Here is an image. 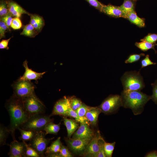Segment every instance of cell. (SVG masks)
Returning a JSON list of instances; mask_svg holds the SVG:
<instances>
[{"instance_id":"obj_36","label":"cell","mask_w":157,"mask_h":157,"mask_svg":"<svg viewBox=\"0 0 157 157\" xmlns=\"http://www.w3.org/2000/svg\"><path fill=\"white\" fill-rule=\"evenodd\" d=\"M90 5L101 12L104 4L100 2L98 0H85Z\"/></svg>"},{"instance_id":"obj_46","label":"cell","mask_w":157,"mask_h":157,"mask_svg":"<svg viewBox=\"0 0 157 157\" xmlns=\"http://www.w3.org/2000/svg\"><path fill=\"white\" fill-rule=\"evenodd\" d=\"M145 157H157V151H153L147 153Z\"/></svg>"},{"instance_id":"obj_23","label":"cell","mask_w":157,"mask_h":157,"mask_svg":"<svg viewBox=\"0 0 157 157\" xmlns=\"http://www.w3.org/2000/svg\"><path fill=\"white\" fill-rule=\"evenodd\" d=\"M135 44L136 47L142 51H145L149 49H152L156 52L155 47L157 45L156 43H152L146 41H142L139 42H136Z\"/></svg>"},{"instance_id":"obj_33","label":"cell","mask_w":157,"mask_h":157,"mask_svg":"<svg viewBox=\"0 0 157 157\" xmlns=\"http://www.w3.org/2000/svg\"><path fill=\"white\" fill-rule=\"evenodd\" d=\"M91 107L88 106L83 103L81 106L75 110V111L79 117H85L86 113Z\"/></svg>"},{"instance_id":"obj_39","label":"cell","mask_w":157,"mask_h":157,"mask_svg":"<svg viewBox=\"0 0 157 157\" xmlns=\"http://www.w3.org/2000/svg\"><path fill=\"white\" fill-rule=\"evenodd\" d=\"M22 26L21 22L19 17H15L13 19L10 27L14 29H18Z\"/></svg>"},{"instance_id":"obj_7","label":"cell","mask_w":157,"mask_h":157,"mask_svg":"<svg viewBox=\"0 0 157 157\" xmlns=\"http://www.w3.org/2000/svg\"><path fill=\"white\" fill-rule=\"evenodd\" d=\"M122 106L121 95H110L105 99L98 106L101 112L106 114L111 113Z\"/></svg>"},{"instance_id":"obj_17","label":"cell","mask_w":157,"mask_h":157,"mask_svg":"<svg viewBox=\"0 0 157 157\" xmlns=\"http://www.w3.org/2000/svg\"><path fill=\"white\" fill-rule=\"evenodd\" d=\"M101 111L98 107H92L88 111L85 117L92 125L95 126L97 123L98 116Z\"/></svg>"},{"instance_id":"obj_44","label":"cell","mask_w":157,"mask_h":157,"mask_svg":"<svg viewBox=\"0 0 157 157\" xmlns=\"http://www.w3.org/2000/svg\"><path fill=\"white\" fill-rule=\"evenodd\" d=\"M11 38H10L7 40H2L0 42V49H8V42L11 39Z\"/></svg>"},{"instance_id":"obj_19","label":"cell","mask_w":157,"mask_h":157,"mask_svg":"<svg viewBox=\"0 0 157 157\" xmlns=\"http://www.w3.org/2000/svg\"><path fill=\"white\" fill-rule=\"evenodd\" d=\"M63 121L67 129L68 138H70L78 129V125L74 120L66 117L64 118Z\"/></svg>"},{"instance_id":"obj_12","label":"cell","mask_w":157,"mask_h":157,"mask_svg":"<svg viewBox=\"0 0 157 157\" xmlns=\"http://www.w3.org/2000/svg\"><path fill=\"white\" fill-rule=\"evenodd\" d=\"M94 135L93 130L87 123H80L76 131L74 133L72 138L92 140Z\"/></svg>"},{"instance_id":"obj_16","label":"cell","mask_w":157,"mask_h":157,"mask_svg":"<svg viewBox=\"0 0 157 157\" xmlns=\"http://www.w3.org/2000/svg\"><path fill=\"white\" fill-rule=\"evenodd\" d=\"M9 13L15 17H19L22 14H30L15 2L12 0L7 1Z\"/></svg>"},{"instance_id":"obj_32","label":"cell","mask_w":157,"mask_h":157,"mask_svg":"<svg viewBox=\"0 0 157 157\" xmlns=\"http://www.w3.org/2000/svg\"><path fill=\"white\" fill-rule=\"evenodd\" d=\"M71 108L75 111L79 108L82 104L81 101L75 97L69 98Z\"/></svg>"},{"instance_id":"obj_10","label":"cell","mask_w":157,"mask_h":157,"mask_svg":"<svg viewBox=\"0 0 157 157\" xmlns=\"http://www.w3.org/2000/svg\"><path fill=\"white\" fill-rule=\"evenodd\" d=\"M70 107L69 98L64 97L56 103L50 116L58 115L65 116Z\"/></svg>"},{"instance_id":"obj_25","label":"cell","mask_w":157,"mask_h":157,"mask_svg":"<svg viewBox=\"0 0 157 157\" xmlns=\"http://www.w3.org/2000/svg\"><path fill=\"white\" fill-rule=\"evenodd\" d=\"M65 116H69L74 118L76 121L80 123H88V121L85 117H79L75 111L73 110L71 107L69 109Z\"/></svg>"},{"instance_id":"obj_43","label":"cell","mask_w":157,"mask_h":157,"mask_svg":"<svg viewBox=\"0 0 157 157\" xmlns=\"http://www.w3.org/2000/svg\"><path fill=\"white\" fill-rule=\"evenodd\" d=\"M8 28L6 24L3 22L0 21V38L5 36V33L6 30Z\"/></svg>"},{"instance_id":"obj_20","label":"cell","mask_w":157,"mask_h":157,"mask_svg":"<svg viewBox=\"0 0 157 157\" xmlns=\"http://www.w3.org/2000/svg\"><path fill=\"white\" fill-rule=\"evenodd\" d=\"M135 1L134 0H124L122 4L120 7L125 18L126 15L129 13L135 10Z\"/></svg>"},{"instance_id":"obj_14","label":"cell","mask_w":157,"mask_h":157,"mask_svg":"<svg viewBox=\"0 0 157 157\" xmlns=\"http://www.w3.org/2000/svg\"><path fill=\"white\" fill-rule=\"evenodd\" d=\"M28 62L26 60L25 61L23 65L25 69V72L23 75L19 79V80L30 81L31 80H37L41 78L42 76L46 73L37 72L29 69L28 67Z\"/></svg>"},{"instance_id":"obj_26","label":"cell","mask_w":157,"mask_h":157,"mask_svg":"<svg viewBox=\"0 0 157 157\" xmlns=\"http://www.w3.org/2000/svg\"><path fill=\"white\" fill-rule=\"evenodd\" d=\"M9 133L10 132L8 128L0 124V145L1 146L6 144V139Z\"/></svg>"},{"instance_id":"obj_41","label":"cell","mask_w":157,"mask_h":157,"mask_svg":"<svg viewBox=\"0 0 157 157\" xmlns=\"http://www.w3.org/2000/svg\"><path fill=\"white\" fill-rule=\"evenodd\" d=\"M151 85L153 87V94L151 96V99L156 104H157V80Z\"/></svg>"},{"instance_id":"obj_47","label":"cell","mask_w":157,"mask_h":157,"mask_svg":"<svg viewBox=\"0 0 157 157\" xmlns=\"http://www.w3.org/2000/svg\"><path fill=\"white\" fill-rule=\"evenodd\" d=\"M45 156L50 157H61L59 152L50 154L46 155Z\"/></svg>"},{"instance_id":"obj_4","label":"cell","mask_w":157,"mask_h":157,"mask_svg":"<svg viewBox=\"0 0 157 157\" xmlns=\"http://www.w3.org/2000/svg\"><path fill=\"white\" fill-rule=\"evenodd\" d=\"M50 117L44 115L43 113L30 116L20 127L25 130L35 132L43 131L47 124L53 121Z\"/></svg>"},{"instance_id":"obj_5","label":"cell","mask_w":157,"mask_h":157,"mask_svg":"<svg viewBox=\"0 0 157 157\" xmlns=\"http://www.w3.org/2000/svg\"><path fill=\"white\" fill-rule=\"evenodd\" d=\"M22 100L24 109L29 116L44 112L45 106L35 94L24 97Z\"/></svg>"},{"instance_id":"obj_42","label":"cell","mask_w":157,"mask_h":157,"mask_svg":"<svg viewBox=\"0 0 157 157\" xmlns=\"http://www.w3.org/2000/svg\"><path fill=\"white\" fill-rule=\"evenodd\" d=\"M43 21L44 20L42 18L38 15H31L30 24L33 25Z\"/></svg>"},{"instance_id":"obj_2","label":"cell","mask_w":157,"mask_h":157,"mask_svg":"<svg viewBox=\"0 0 157 157\" xmlns=\"http://www.w3.org/2000/svg\"><path fill=\"white\" fill-rule=\"evenodd\" d=\"M121 95L122 106L131 109L135 115L141 113L145 105L151 99V96L140 91L123 90Z\"/></svg>"},{"instance_id":"obj_37","label":"cell","mask_w":157,"mask_h":157,"mask_svg":"<svg viewBox=\"0 0 157 157\" xmlns=\"http://www.w3.org/2000/svg\"><path fill=\"white\" fill-rule=\"evenodd\" d=\"M140 63L141 66V69L149 65L156 64V63H154L151 60L148 54L146 55L144 58L141 60Z\"/></svg>"},{"instance_id":"obj_1","label":"cell","mask_w":157,"mask_h":157,"mask_svg":"<svg viewBox=\"0 0 157 157\" xmlns=\"http://www.w3.org/2000/svg\"><path fill=\"white\" fill-rule=\"evenodd\" d=\"M5 107L10 118V124L7 128L13 140H16V130L25 122L30 116L24 109L22 99L14 95L6 102Z\"/></svg>"},{"instance_id":"obj_21","label":"cell","mask_w":157,"mask_h":157,"mask_svg":"<svg viewBox=\"0 0 157 157\" xmlns=\"http://www.w3.org/2000/svg\"><path fill=\"white\" fill-rule=\"evenodd\" d=\"M62 145L60 137H58L49 147H47L45 153V156L50 154L59 153Z\"/></svg>"},{"instance_id":"obj_6","label":"cell","mask_w":157,"mask_h":157,"mask_svg":"<svg viewBox=\"0 0 157 157\" xmlns=\"http://www.w3.org/2000/svg\"><path fill=\"white\" fill-rule=\"evenodd\" d=\"M46 135L43 131L36 132L28 144L38 152L40 157L45 156V152L51 140L46 138Z\"/></svg>"},{"instance_id":"obj_29","label":"cell","mask_w":157,"mask_h":157,"mask_svg":"<svg viewBox=\"0 0 157 157\" xmlns=\"http://www.w3.org/2000/svg\"><path fill=\"white\" fill-rule=\"evenodd\" d=\"M115 142L110 143L105 142L104 143V150L107 157H111L114 150Z\"/></svg>"},{"instance_id":"obj_35","label":"cell","mask_w":157,"mask_h":157,"mask_svg":"<svg viewBox=\"0 0 157 157\" xmlns=\"http://www.w3.org/2000/svg\"><path fill=\"white\" fill-rule=\"evenodd\" d=\"M141 41H146L152 43H156L157 41V34L149 33L143 38L140 40Z\"/></svg>"},{"instance_id":"obj_34","label":"cell","mask_w":157,"mask_h":157,"mask_svg":"<svg viewBox=\"0 0 157 157\" xmlns=\"http://www.w3.org/2000/svg\"><path fill=\"white\" fill-rule=\"evenodd\" d=\"M9 13L8 4L7 1L1 0L0 3V16L3 17Z\"/></svg>"},{"instance_id":"obj_31","label":"cell","mask_w":157,"mask_h":157,"mask_svg":"<svg viewBox=\"0 0 157 157\" xmlns=\"http://www.w3.org/2000/svg\"><path fill=\"white\" fill-rule=\"evenodd\" d=\"M145 56L144 53L134 54L129 55L127 59L125 61L126 63H131L138 61L142 57Z\"/></svg>"},{"instance_id":"obj_13","label":"cell","mask_w":157,"mask_h":157,"mask_svg":"<svg viewBox=\"0 0 157 157\" xmlns=\"http://www.w3.org/2000/svg\"><path fill=\"white\" fill-rule=\"evenodd\" d=\"M101 136L99 131L94 135L84 152L85 156L94 157L98 152L99 149V141Z\"/></svg>"},{"instance_id":"obj_9","label":"cell","mask_w":157,"mask_h":157,"mask_svg":"<svg viewBox=\"0 0 157 157\" xmlns=\"http://www.w3.org/2000/svg\"><path fill=\"white\" fill-rule=\"evenodd\" d=\"M91 140L65 139L69 149L75 153H83Z\"/></svg>"},{"instance_id":"obj_40","label":"cell","mask_w":157,"mask_h":157,"mask_svg":"<svg viewBox=\"0 0 157 157\" xmlns=\"http://www.w3.org/2000/svg\"><path fill=\"white\" fill-rule=\"evenodd\" d=\"M12 15L9 13L6 15L1 17L0 20L5 23L7 26L8 28H9L10 26L13 19Z\"/></svg>"},{"instance_id":"obj_24","label":"cell","mask_w":157,"mask_h":157,"mask_svg":"<svg viewBox=\"0 0 157 157\" xmlns=\"http://www.w3.org/2000/svg\"><path fill=\"white\" fill-rule=\"evenodd\" d=\"M17 129L21 134V136L19 138V139L24 142L30 141L33 138L36 132L33 131L25 130L20 127H18Z\"/></svg>"},{"instance_id":"obj_11","label":"cell","mask_w":157,"mask_h":157,"mask_svg":"<svg viewBox=\"0 0 157 157\" xmlns=\"http://www.w3.org/2000/svg\"><path fill=\"white\" fill-rule=\"evenodd\" d=\"M25 142H20L16 140H13L10 144L8 155L10 157H25L26 149Z\"/></svg>"},{"instance_id":"obj_22","label":"cell","mask_w":157,"mask_h":157,"mask_svg":"<svg viewBox=\"0 0 157 157\" xmlns=\"http://www.w3.org/2000/svg\"><path fill=\"white\" fill-rule=\"evenodd\" d=\"M60 123L56 124L52 121L46 125L43 131H45L46 135L48 134H57L60 130Z\"/></svg>"},{"instance_id":"obj_15","label":"cell","mask_w":157,"mask_h":157,"mask_svg":"<svg viewBox=\"0 0 157 157\" xmlns=\"http://www.w3.org/2000/svg\"><path fill=\"white\" fill-rule=\"evenodd\" d=\"M101 12L113 17L124 18V14L120 6H117L110 4L104 5Z\"/></svg>"},{"instance_id":"obj_30","label":"cell","mask_w":157,"mask_h":157,"mask_svg":"<svg viewBox=\"0 0 157 157\" xmlns=\"http://www.w3.org/2000/svg\"><path fill=\"white\" fill-rule=\"evenodd\" d=\"M25 157H40V156L36 151L26 143Z\"/></svg>"},{"instance_id":"obj_38","label":"cell","mask_w":157,"mask_h":157,"mask_svg":"<svg viewBox=\"0 0 157 157\" xmlns=\"http://www.w3.org/2000/svg\"><path fill=\"white\" fill-rule=\"evenodd\" d=\"M61 157H72L73 155L65 146L62 145L59 152Z\"/></svg>"},{"instance_id":"obj_45","label":"cell","mask_w":157,"mask_h":157,"mask_svg":"<svg viewBox=\"0 0 157 157\" xmlns=\"http://www.w3.org/2000/svg\"><path fill=\"white\" fill-rule=\"evenodd\" d=\"M44 24V21H42L35 24L33 25L35 29L38 31H40Z\"/></svg>"},{"instance_id":"obj_27","label":"cell","mask_w":157,"mask_h":157,"mask_svg":"<svg viewBox=\"0 0 157 157\" xmlns=\"http://www.w3.org/2000/svg\"><path fill=\"white\" fill-rule=\"evenodd\" d=\"M35 29L33 25L29 24L24 26L23 31L20 34L26 36L32 37L35 34Z\"/></svg>"},{"instance_id":"obj_8","label":"cell","mask_w":157,"mask_h":157,"mask_svg":"<svg viewBox=\"0 0 157 157\" xmlns=\"http://www.w3.org/2000/svg\"><path fill=\"white\" fill-rule=\"evenodd\" d=\"M14 95L22 99L35 94V87L30 81L18 80L13 86Z\"/></svg>"},{"instance_id":"obj_48","label":"cell","mask_w":157,"mask_h":157,"mask_svg":"<svg viewBox=\"0 0 157 157\" xmlns=\"http://www.w3.org/2000/svg\"><path fill=\"white\" fill-rule=\"evenodd\" d=\"M134 0L136 1L138 0Z\"/></svg>"},{"instance_id":"obj_3","label":"cell","mask_w":157,"mask_h":157,"mask_svg":"<svg viewBox=\"0 0 157 157\" xmlns=\"http://www.w3.org/2000/svg\"><path fill=\"white\" fill-rule=\"evenodd\" d=\"M121 80L123 90L140 91L145 87L143 78L139 72H126Z\"/></svg>"},{"instance_id":"obj_28","label":"cell","mask_w":157,"mask_h":157,"mask_svg":"<svg viewBox=\"0 0 157 157\" xmlns=\"http://www.w3.org/2000/svg\"><path fill=\"white\" fill-rule=\"evenodd\" d=\"M105 141L101 136H100L99 141V149L98 152L94 157H106L104 150V143Z\"/></svg>"},{"instance_id":"obj_18","label":"cell","mask_w":157,"mask_h":157,"mask_svg":"<svg viewBox=\"0 0 157 157\" xmlns=\"http://www.w3.org/2000/svg\"><path fill=\"white\" fill-rule=\"evenodd\" d=\"M125 18L138 27L142 28L145 26V19L139 17L135 10L128 14L126 15Z\"/></svg>"}]
</instances>
